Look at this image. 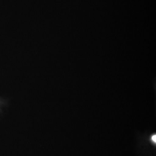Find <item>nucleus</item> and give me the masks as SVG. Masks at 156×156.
Listing matches in <instances>:
<instances>
[{"mask_svg": "<svg viewBox=\"0 0 156 156\" xmlns=\"http://www.w3.org/2000/svg\"><path fill=\"white\" fill-rule=\"evenodd\" d=\"M156 136L155 134V135H153L151 137V140L153 141L154 142L156 143Z\"/></svg>", "mask_w": 156, "mask_h": 156, "instance_id": "1", "label": "nucleus"}]
</instances>
